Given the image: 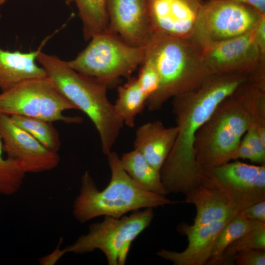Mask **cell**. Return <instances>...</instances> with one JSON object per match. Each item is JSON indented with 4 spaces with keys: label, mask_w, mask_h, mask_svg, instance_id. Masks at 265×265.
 <instances>
[{
    "label": "cell",
    "mask_w": 265,
    "mask_h": 265,
    "mask_svg": "<svg viewBox=\"0 0 265 265\" xmlns=\"http://www.w3.org/2000/svg\"><path fill=\"white\" fill-rule=\"evenodd\" d=\"M237 265H265V250L248 249L237 253L233 258Z\"/></svg>",
    "instance_id": "cell-28"
},
{
    "label": "cell",
    "mask_w": 265,
    "mask_h": 265,
    "mask_svg": "<svg viewBox=\"0 0 265 265\" xmlns=\"http://www.w3.org/2000/svg\"><path fill=\"white\" fill-rule=\"evenodd\" d=\"M249 80L239 74L211 75L202 84L172 98L178 132L160 173L168 194H186L200 183L202 173L194 156L197 133L216 106Z\"/></svg>",
    "instance_id": "cell-1"
},
{
    "label": "cell",
    "mask_w": 265,
    "mask_h": 265,
    "mask_svg": "<svg viewBox=\"0 0 265 265\" xmlns=\"http://www.w3.org/2000/svg\"><path fill=\"white\" fill-rule=\"evenodd\" d=\"M253 125L265 129V90L248 81L216 106L197 133L194 156L201 173L235 160L240 141Z\"/></svg>",
    "instance_id": "cell-2"
},
{
    "label": "cell",
    "mask_w": 265,
    "mask_h": 265,
    "mask_svg": "<svg viewBox=\"0 0 265 265\" xmlns=\"http://www.w3.org/2000/svg\"><path fill=\"white\" fill-rule=\"evenodd\" d=\"M0 135L7 156L26 173L48 171L60 162L58 153L52 152L17 126L10 116L0 112Z\"/></svg>",
    "instance_id": "cell-12"
},
{
    "label": "cell",
    "mask_w": 265,
    "mask_h": 265,
    "mask_svg": "<svg viewBox=\"0 0 265 265\" xmlns=\"http://www.w3.org/2000/svg\"><path fill=\"white\" fill-rule=\"evenodd\" d=\"M145 56L155 66L160 80L158 90L146 101L150 111L159 110L168 100L198 87L212 75L203 60L202 48L192 38L153 35Z\"/></svg>",
    "instance_id": "cell-5"
},
{
    "label": "cell",
    "mask_w": 265,
    "mask_h": 265,
    "mask_svg": "<svg viewBox=\"0 0 265 265\" xmlns=\"http://www.w3.org/2000/svg\"><path fill=\"white\" fill-rule=\"evenodd\" d=\"M37 60L59 92L90 119L99 134L102 152L108 155L124 125L107 98L109 85L77 72L67 61L42 51Z\"/></svg>",
    "instance_id": "cell-3"
},
{
    "label": "cell",
    "mask_w": 265,
    "mask_h": 265,
    "mask_svg": "<svg viewBox=\"0 0 265 265\" xmlns=\"http://www.w3.org/2000/svg\"><path fill=\"white\" fill-rule=\"evenodd\" d=\"M12 121L48 150L58 153L61 146L59 134L53 122L21 116H10Z\"/></svg>",
    "instance_id": "cell-23"
},
{
    "label": "cell",
    "mask_w": 265,
    "mask_h": 265,
    "mask_svg": "<svg viewBox=\"0 0 265 265\" xmlns=\"http://www.w3.org/2000/svg\"><path fill=\"white\" fill-rule=\"evenodd\" d=\"M45 41L38 50L28 53L0 49V89L7 90L25 80L47 77L36 63Z\"/></svg>",
    "instance_id": "cell-18"
},
{
    "label": "cell",
    "mask_w": 265,
    "mask_h": 265,
    "mask_svg": "<svg viewBox=\"0 0 265 265\" xmlns=\"http://www.w3.org/2000/svg\"><path fill=\"white\" fill-rule=\"evenodd\" d=\"M76 107L57 89L47 76L27 80L0 93V112L53 122L79 123V116L64 115Z\"/></svg>",
    "instance_id": "cell-8"
},
{
    "label": "cell",
    "mask_w": 265,
    "mask_h": 265,
    "mask_svg": "<svg viewBox=\"0 0 265 265\" xmlns=\"http://www.w3.org/2000/svg\"><path fill=\"white\" fill-rule=\"evenodd\" d=\"M254 28L202 49L203 60L212 74L244 75L251 83L265 89V54L256 43Z\"/></svg>",
    "instance_id": "cell-10"
},
{
    "label": "cell",
    "mask_w": 265,
    "mask_h": 265,
    "mask_svg": "<svg viewBox=\"0 0 265 265\" xmlns=\"http://www.w3.org/2000/svg\"><path fill=\"white\" fill-rule=\"evenodd\" d=\"M7 0H0V8ZM68 4H70L72 2H74V0H65Z\"/></svg>",
    "instance_id": "cell-33"
},
{
    "label": "cell",
    "mask_w": 265,
    "mask_h": 265,
    "mask_svg": "<svg viewBox=\"0 0 265 265\" xmlns=\"http://www.w3.org/2000/svg\"><path fill=\"white\" fill-rule=\"evenodd\" d=\"M243 138L249 146L254 157V162L265 165V144L261 141L255 125L252 126Z\"/></svg>",
    "instance_id": "cell-27"
},
{
    "label": "cell",
    "mask_w": 265,
    "mask_h": 265,
    "mask_svg": "<svg viewBox=\"0 0 265 265\" xmlns=\"http://www.w3.org/2000/svg\"><path fill=\"white\" fill-rule=\"evenodd\" d=\"M90 40L86 48L67 63L77 72L109 85L120 78L131 77L145 57L146 46H131L108 31Z\"/></svg>",
    "instance_id": "cell-6"
},
{
    "label": "cell",
    "mask_w": 265,
    "mask_h": 265,
    "mask_svg": "<svg viewBox=\"0 0 265 265\" xmlns=\"http://www.w3.org/2000/svg\"><path fill=\"white\" fill-rule=\"evenodd\" d=\"M128 81L117 88L115 110L124 125L130 128L134 126L135 117L143 110L147 97L141 89L136 78H129Z\"/></svg>",
    "instance_id": "cell-20"
},
{
    "label": "cell",
    "mask_w": 265,
    "mask_h": 265,
    "mask_svg": "<svg viewBox=\"0 0 265 265\" xmlns=\"http://www.w3.org/2000/svg\"><path fill=\"white\" fill-rule=\"evenodd\" d=\"M248 249L265 250V222L258 221L252 228L231 243L224 252L220 265H233L234 256Z\"/></svg>",
    "instance_id": "cell-25"
},
{
    "label": "cell",
    "mask_w": 265,
    "mask_h": 265,
    "mask_svg": "<svg viewBox=\"0 0 265 265\" xmlns=\"http://www.w3.org/2000/svg\"><path fill=\"white\" fill-rule=\"evenodd\" d=\"M262 14L253 7L232 0H206L199 12L193 40L202 49L253 30Z\"/></svg>",
    "instance_id": "cell-9"
},
{
    "label": "cell",
    "mask_w": 265,
    "mask_h": 265,
    "mask_svg": "<svg viewBox=\"0 0 265 265\" xmlns=\"http://www.w3.org/2000/svg\"><path fill=\"white\" fill-rule=\"evenodd\" d=\"M107 156L111 178L104 189H98L88 171L81 178L80 191L73 206V215L79 222L85 223L100 216L120 218L142 208L178 203L137 184L123 168L116 152L111 151Z\"/></svg>",
    "instance_id": "cell-4"
},
{
    "label": "cell",
    "mask_w": 265,
    "mask_h": 265,
    "mask_svg": "<svg viewBox=\"0 0 265 265\" xmlns=\"http://www.w3.org/2000/svg\"><path fill=\"white\" fill-rule=\"evenodd\" d=\"M242 217L265 222V200L254 204L239 212Z\"/></svg>",
    "instance_id": "cell-29"
},
{
    "label": "cell",
    "mask_w": 265,
    "mask_h": 265,
    "mask_svg": "<svg viewBox=\"0 0 265 265\" xmlns=\"http://www.w3.org/2000/svg\"><path fill=\"white\" fill-rule=\"evenodd\" d=\"M136 79L147 99L153 95L159 88L160 80L158 72L152 61L146 56L140 65Z\"/></svg>",
    "instance_id": "cell-26"
},
{
    "label": "cell",
    "mask_w": 265,
    "mask_h": 265,
    "mask_svg": "<svg viewBox=\"0 0 265 265\" xmlns=\"http://www.w3.org/2000/svg\"><path fill=\"white\" fill-rule=\"evenodd\" d=\"M64 254H65L63 249L60 250L57 248L50 255H47L43 258L41 263L43 265H53Z\"/></svg>",
    "instance_id": "cell-32"
},
{
    "label": "cell",
    "mask_w": 265,
    "mask_h": 265,
    "mask_svg": "<svg viewBox=\"0 0 265 265\" xmlns=\"http://www.w3.org/2000/svg\"><path fill=\"white\" fill-rule=\"evenodd\" d=\"M204 0H147L152 35L192 38Z\"/></svg>",
    "instance_id": "cell-13"
},
{
    "label": "cell",
    "mask_w": 265,
    "mask_h": 265,
    "mask_svg": "<svg viewBox=\"0 0 265 265\" xmlns=\"http://www.w3.org/2000/svg\"><path fill=\"white\" fill-rule=\"evenodd\" d=\"M121 164L130 177L145 189L161 195L168 194L161 179L160 171L152 167L135 149L124 153Z\"/></svg>",
    "instance_id": "cell-19"
},
{
    "label": "cell",
    "mask_w": 265,
    "mask_h": 265,
    "mask_svg": "<svg viewBox=\"0 0 265 265\" xmlns=\"http://www.w3.org/2000/svg\"><path fill=\"white\" fill-rule=\"evenodd\" d=\"M203 173L210 175L223 188L238 213L265 200V165L230 161Z\"/></svg>",
    "instance_id": "cell-11"
},
{
    "label": "cell",
    "mask_w": 265,
    "mask_h": 265,
    "mask_svg": "<svg viewBox=\"0 0 265 265\" xmlns=\"http://www.w3.org/2000/svg\"><path fill=\"white\" fill-rule=\"evenodd\" d=\"M74 2L82 22L85 40L108 31L106 0H74Z\"/></svg>",
    "instance_id": "cell-21"
},
{
    "label": "cell",
    "mask_w": 265,
    "mask_h": 265,
    "mask_svg": "<svg viewBox=\"0 0 265 265\" xmlns=\"http://www.w3.org/2000/svg\"><path fill=\"white\" fill-rule=\"evenodd\" d=\"M232 216L192 230L179 231L187 238L186 249L181 252L162 249L157 252V255L175 265H207L218 234Z\"/></svg>",
    "instance_id": "cell-16"
},
{
    "label": "cell",
    "mask_w": 265,
    "mask_h": 265,
    "mask_svg": "<svg viewBox=\"0 0 265 265\" xmlns=\"http://www.w3.org/2000/svg\"><path fill=\"white\" fill-rule=\"evenodd\" d=\"M258 220L246 219L239 213L232 216L223 227L214 241L207 265H220L227 247L256 224Z\"/></svg>",
    "instance_id": "cell-22"
},
{
    "label": "cell",
    "mask_w": 265,
    "mask_h": 265,
    "mask_svg": "<svg viewBox=\"0 0 265 265\" xmlns=\"http://www.w3.org/2000/svg\"><path fill=\"white\" fill-rule=\"evenodd\" d=\"M108 31L135 47L147 45L152 34L147 0H106Z\"/></svg>",
    "instance_id": "cell-14"
},
{
    "label": "cell",
    "mask_w": 265,
    "mask_h": 265,
    "mask_svg": "<svg viewBox=\"0 0 265 265\" xmlns=\"http://www.w3.org/2000/svg\"><path fill=\"white\" fill-rule=\"evenodd\" d=\"M177 132L176 126L166 127L159 120L145 123L135 131L134 149L152 167L160 171L173 147Z\"/></svg>",
    "instance_id": "cell-17"
},
{
    "label": "cell",
    "mask_w": 265,
    "mask_h": 265,
    "mask_svg": "<svg viewBox=\"0 0 265 265\" xmlns=\"http://www.w3.org/2000/svg\"><path fill=\"white\" fill-rule=\"evenodd\" d=\"M26 174L20 165L6 154L0 135V193L11 195L17 192Z\"/></svg>",
    "instance_id": "cell-24"
},
{
    "label": "cell",
    "mask_w": 265,
    "mask_h": 265,
    "mask_svg": "<svg viewBox=\"0 0 265 265\" xmlns=\"http://www.w3.org/2000/svg\"><path fill=\"white\" fill-rule=\"evenodd\" d=\"M153 208L133 211L129 216H104L102 221L92 223L88 233L63 249L65 254H85L96 249L105 254L109 265L125 264L132 241L151 223Z\"/></svg>",
    "instance_id": "cell-7"
},
{
    "label": "cell",
    "mask_w": 265,
    "mask_h": 265,
    "mask_svg": "<svg viewBox=\"0 0 265 265\" xmlns=\"http://www.w3.org/2000/svg\"><path fill=\"white\" fill-rule=\"evenodd\" d=\"M238 159H248L254 162L253 154L247 142L242 138L236 150L235 160Z\"/></svg>",
    "instance_id": "cell-30"
},
{
    "label": "cell",
    "mask_w": 265,
    "mask_h": 265,
    "mask_svg": "<svg viewBox=\"0 0 265 265\" xmlns=\"http://www.w3.org/2000/svg\"><path fill=\"white\" fill-rule=\"evenodd\" d=\"M202 175L200 184L185 194V201L196 209L193 223L180 224L179 231L192 230L238 213L223 188L208 173Z\"/></svg>",
    "instance_id": "cell-15"
},
{
    "label": "cell",
    "mask_w": 265,
    "mask_h": 265,
    "mask_svg": "<svg viewBox=\"0 0 265 265\" xmlns=\"http://www.w3.org/2000/svg\"><path fill=\"white\" fill-rule=\"evenodd\" d=\"M249 5L262 14H265V0H232Z\"/></svg>",
    "instance_id": "cell-31"
}]
</instances>
